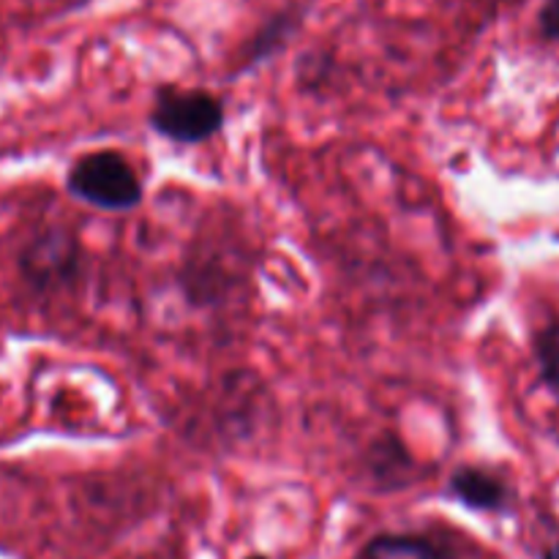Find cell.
<instances>
[{"label": "cell", "mask_w": 559, "mask_h": 559, "mask_svg": "<svg viewBox=\"0 0 559 559\" xmlns=\"http://www.w3.org/2000/svg\"><path fill=\"white\" fill-rule=\"evenodd\" d=\"M69 191L102 211L126 213L142 202V183L134 167L115 151L82 156L69 173Z\"/></svg>", "instance_id": "6da1fadb"}, {"label": "cell", "mask_w": 559, "mask_h": 559, "mask_svg": "<svg viewBox=\"0 0 559 559\" xmlns=\"http://www.w3.org/2000/svg\"><path fill=\"white\" fill-rule=\"evenodd\" d=\"M224 126L222 98L207 91L162 87L151 107V129L180 145H197L216 136Z\"/></svg>", "instance_id": "7a4b0ae2"}, {"label": "cell", "mask_w": 559, "mask_h": 559, "mask_svg": "<svg viewBox=\"0 0 559 559\" xmlns=\"http://www.w3.org/2000/svg\"><path fill=\"white\" fill-rule=\"evenodd\" d=\"M27 278L38 287H52L63 284L74 276L76 271V243L63 229H47L27 246L22 257Z\"/></svg>", "instance_id": "3957f363"}, {"label": "cell", "mask_w": 559, "mask_h": 559, "mask_svg": "<svg viewBox=\"0 0 559 559\" xmlns=\"http://www.w3.org/2000/svg\"><path fill=\"white\" fill-rule=\"evenodd\" d=\"M451 495L473 511H500L511 500V489L497 473L486 467H459L451 475Z\"/></svg>", "instance_id": "277c9868"}, {"label": "cell", "mask_w": 559, "mask_h": 559, "mask_svg": "<svg viewBox=\"0 0 559 559\" xmlns=\"http://www.w3.org/2000/svg\"><path fill=\"white\" fill-rule=\"evenodd\" d=\"M358 559H442L440 549L418 535H377Z\"/></svg>", "instance_id": "5b68a950"}, {"label": "cell", "mask_w": 559, "mask_h": 559, "mask_svg": "<svg viewBox=\"0 0 559 559\" xmlns=\"http://www.w3.org/2000/svg\"><path fill=\"white\" fill-rule=\"evenodd\" d=\"M535 353H538L540 374H544V380L559 393V322H555V325H549L540 333Z\"/></svg>", "instance_id": "8992f818"}, {"label": "cell", "mask_w": 559, "mask_h": 559, "mask_svg": "<svg viewBox=\"0 0 559 559\" xmlns=\"http://www.w3.org/2000/svg\"><path fill=\"white\" fill-rule=\"evenodd\" d=\"M293 25L295 22L289 20V16H276L271 25L262 27V31L257 33L254 44H251V60L262 58V55H267L271 49H276L278 44H284V38H287L289 31H293Z\"/></svg>", "instance_id": "52a82bcc"}, {"label": "cell", "mask_w": 559, "mask_h": 559, "mask_svg": "<svg viewBox=\"0 0 559 559\" xmlns=\"http://www.w3.org/2000/svg\"><path fill=\"white\" fill-rule=\"evenodd\" d=\"M540 33L549 41H559V0H546L540 9Z\"/></svg>", "instance_id": "ba28073f"}, {"label": "cell", "mask_w": 559, "mask_h": 559, "mask_svg": "<svg viewBox=\"0 0 559 559\" xmlns=\"http://www.w3.org/2000/svg\"><path fill=\"white\" fill-rule=\"evenodd\" d=\"M540 559H559V544L549 546V549L544 551V557H540Z\"/></svg>", "instance_id": "9c48e42d"}, {"label": "cell", "mask_w": 559, "mask_h": 559, "mask_svg": "<svg viewBox=\"0 0 559 559\" xmlns=\"http://www.w3.org/2000/svg\"><path fill=\"white\" fill-rule=\"evenodd\" d=\"M246 559H267V557H260V555H254V557H246Z\"/></svg>", "instance_id": "30bf717a"}]
</instances>
